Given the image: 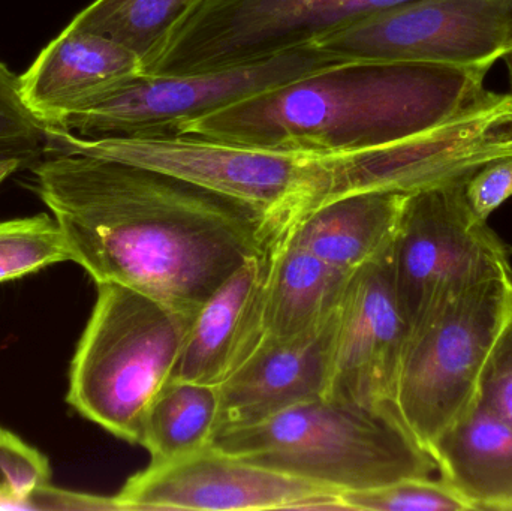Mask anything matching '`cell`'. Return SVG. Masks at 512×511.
<instances>
[{"mask_svg":"<svg viewBox=\"0 0 512 511\" xmlns=\"http://www.w3.org/2000/svg\"><path fill=\"white\" fill-rule=\"evenodd\" d=\"M35 174L72 263L189 317L277 233L237 201L117 159L56 152Z\"/></svg>","mask_w":512,"mask_h":511,"instance_id":"1","label":"cell"},{"mask_svg":"<svg viewBox=\"0 0 512 511\" xmlns=\"http://www.w3.org/2000/svg\"><path fill=\"white\" fill-rule=\"evenodd\" d=\"M486 68L354 62L180 125L171 134L277 150L351 152L426 131L481 98Z\"/></svg>","mask_w":512,"mask_h":511,"instance_id":"2","label":"cell"},{"mask_svg":"<svg viewBox=\"0 0 512 511\" xmlns=\"http://www.w3.org/2000/svg\"><path fill=\"white\" fill-rule=\"evenodd\" d=\"M51 152L117 159L170 174L254 210L274 231L342 195L351 152L277 150L185 134L81 138L45 129Z\"/></svg>","mask_w":512,"mask_h":511,"instance_id":"3","label":"cell"},{"mask_svg":"<svg viewBox=\"0 0 512 511\" xmlns=\"http://www.w3.org/2000/svg\"><path fill=\"white\" fill-rule=\"evenodd\" d=\"M212 444L340 494L438 471L393 408L375 410L327 398L295 405L256 425L218 432Z\"/></svg>","mask_w":512,"mask_h":511,"instance_id":"4","label":"cell"},{"mask_svg":"<svg viewBox=\"0 0 512 511\" xmlns=\"http://www.w3.org/2000/svg\"><path fill=\"white\" fill-rule=\"evenodd\" d=\"M96 287L66 401L114 437L140 444L144 417L173 380L195 317L125 285Z\"/></svg>","mask_w":512,"mask_h":511,"instance_id":"5","label":"cell"},{"mask_svg":"<svg viewBox=\"0 0 512 511\" xmlns=\"http://www.w3.org/2000/svg\"><path fill=\"white\" fill-rule=\"evenodd\" d=\"M511 311L512 273L453 294L409 333L393 410L424 449L478 404L484 363Z\"/></svg>","mask_w":512,"mask_h":511,"instance_id":"6","label":"cell"},{"mask_svg":"<svg viewBox=\"0 0 512 511\" xmlns=\"http://www.w3.org/2000/svg\"><path fill=\"white\" fill-rule=\"evenodd\" d=\"M474 173L406 194L387 266L411 330L453 294L512 273L511 249L466 200Z\"/></svg>","mask_w":512,"mask_h":511,"instance_id":"7","label":"cell"},{"mask_svg":"<svg viewBox=\"0 0 512 511\" xmlns=\"http://www.w3.org/2000/svg\"><path fill=\"white\" fill-rule=\"evenodd\" d=\"M351 60L313 47L188 74H141L75 111L60 126L81 138L171 134L180 125Z\"/></svg>","mask_w":512,"mask_h":511,"instance_id":"8","label":"cell"},{"mask_svg":"<svg viewBox=\"0 0 512 511\" xmlns=\"http://www.w3.org/2000/svg\"><path fill=\"white\" fill-rule=\"evenodd\" d=\"M409 0H200L144 74H188L309 47L318 36Z\"/></svg>","mask_w":512,"mask_h":511,"instance_id":"9","label":"cell"},{"mask_svg":"<svg viewBox=\"0 0 512 511\" xmlns=\"http://www.w3.org/2000/svg\"><path fill=\"white\" fill-rule=\"evenodd\" d=\"M351 62L490 69L512 47V0H409L318 36Z\"/></svg>","mask_w":512,"mask_h":511,"instance_id":"10","label":"cell"},{"mask_svg":"<svg viewBox=\"0 0 512 511\" xmlns=\"http://www.w3.org/2000/svg\"><path fill=\"white\" fill-rule=\"evenodd\" d=\"M122 511L346 510L340 492L210 446L132 476Z\"/></svg>","mask_w":512,"mask_h":511,"instance_id":"11","label":"cell"},{"mask_svg":"<svg viewBox=\"0 0 512 511\" xmlns=\"http://www.w3.org/2000/svg\"><path fill=\"white\" fill-rule=\"evenodd\" d=\"M409 333L387 257L355 270L339 306L324 398L375 410L393 408Z\"/></svg>","mask_w":512,"mask_h":511,"instance_id":"12","label":"cell"},{"mask_svg":"<svg viewBox=\"0 0 512 511\" xmlns=\"http://www.w3.org/2000/svg\"><path fill=\"white\" fill-rule=\"evenodd\" d=\"M337 315L339 309L327 323L294 338L264 339L219 386L218 432L256 425L295 405L324 398Z\"/></svg>","mask_w":512,"mask_h":511,"instance_id":"13","label":"cell"},{"mask_svg":"<svg viewBox=\"0 0 512 511\" xmlns=\"http://www.w3.org/2000/svg\"><path fill=\"white\" fill-rule=\"evenodd\" d=\"M141 74L134 51L68 26L21 75V96L45 128L59 129L75 111Z\"/></svg>","mask_w":512,"mask_h":511,"instance_id":"14","label":"cell"},{"mask_svg":"<svg viewBox=\"0 0 512 511\" xmlns=\"http://www.w3.org/2000/svg\"><path fill=\"white\" fill-rule=\"evenodd\" d=\"M267 248L240 266L201 306L173 378L221 386L264 341Z\"/></svg>","mask_w":512,"mask_h":511,"instance_id":"15","label":"cell"},{"mask_svg":"<svg viewBox=\"0 0 512 511\" xmlns=\"http://www.w3.org/2000/svg\"><path fill=\"white\" fill-rule=\"evenodd\" d=\"M267 254L264 339L294 338L327 323L339 309L352 273L298 245L289 227L271 237Z\"/></svg>","mask_w":512,"mask_h":511,"instance_id":"16","label":"cell"},{"mask_svg":"<svg viewBox=\"0 0 512 511\" xmlns=\"http://www.w3.org/2000/svg\"><path fill=\"white\" fill-rule=\"evenodd\" d=\"M405 198L388 191L343 195L310 210L289 230L298 245L325 263L354 273L387 257Z\"/></svg>","mask_w":512,"mask_h":511,"instance_id":"17","label":"cell"},{"mask_svg":"<svg viewBox=\"0 0 512 511\" xmlns=\"http://www.w3.org/2000/svg\"><path fill=\"white\" fill-rule=\"evenodd\" d=\"M427 452L474 511H512V426L478 402Z\"/></svg>","mask_w":512,"mask_h":511,"instance_id":"18","label":"cell"},{"mask_svg":"<svg viewBox=\"0 0 512 511\" xmlns=\"http://www.w3.org/2000/svg\"><path fill=\"white\" fill-rule=\"evenodd\" d=\"M219 416V386L173 378L144 417L140 446L150 453L152 464L192 455L212 444Z\"/></svg>","mask_w":512,"mask_h":511,"instance_id":"19","label":"cell"},{"mask_svg":"<svg viewBox=\"0 0 512 511\" xmlns=\"http://www.w3.org/2000/svg\"><path fill=\"white\" fill-rule=\"evenodd\" d=\"M200 0H95L69 26L105 36L134 51L144 68L171 27Z\"/></svg>","mask_w":512,"mask_h":511,"instance_id":"20","label":"cell"},{"mask_svg":"<svg viewBox=\"0 0 512 511\" xmlns=\"http://www.w3.org/2000/svg\"><path fill=\"white\" fill-rule=\"evenodd\" d=\"M71 261L56 219L47 213L0 222V284Z\"/></svg>","mask_w":512,"mask_h":511,"instance_id":"21","label":"cell"},{"mask_svg":"<svg viewBox=\"0 0 512 511\" xmlns=\"http://www.w3.org/2000/svg\"><path fill=\"white\" fill-rule=\"evenodd\" d=\"M346 510L357 511H474L444 479L411 477L381 488L342 492Z\"/></svg>","mask_w":512,"mask_h":511,"instance_id":"22","label":"cell"},{"mask_svg":"<svg viewBox=\"0 0 512 511\" xmlns=\"http://www.w3.org/2000/svg\"><path fill=\"white\" fill-rule=\"evenodd\" d=\"M47 146L45 126L33 116L21 96L20 77L0 62V158L33 164Z\"/></svg>","mask_w":512,"mask_h":511,"instance_id":"23","label":"cell"},{"mask_svg":"<svg viewBox=\"0 0 512 511\" xmlns=\"http://www.w3.org/2000/svg\"><path fill=\"white\" fill-rule=\"evenodd\" d=\"M50 479L48 459L8 429L0 428V510H23L27 498Z\"/></svg>","mask_w":512,"mask_h":511,"instance_id":"24","label":"cell"},{"mask_svg":"<svg viewBox=\"0 0 512 511\" xmlns=\"http://www.w3.org/2000/svg\"><path fill=\"white\" fill-rule=\"evenodd\" d=\"M478 402L512 426V311L484 363Z\"/></svg>","mask_w":512,"mask_h":511,"instance_id":"25","label":"cell"},{"mask_svg":"<svg viewBox=\"0 0 512 511\" xmlns=\"http://www.w3.org/2000/svg\"><path fill=\"white\" fill-rule=\"evenodd\" d=\"M512 197V156L495 159L478 168L466 183V200L481 221L490 218Z\"/></svg>","mask_w":512,"mask_h":511,"instance_id":"26","label":"cell"},{"mask_svg":"<svg viewBox=\"0 0 512 511\" xmlns=\"http://www.w3.org/2000/svg\"><path fill=\"white\" fill-rule=\"evenodd\" d=\"M23 510H108L122 511L116 497H98V495L80 494L65 489L42 486L33 492Z\"/></svg>","mask_w":512,"mask_h":511,"instance_id":"27","label":"cell"},{"mask_svg":"<svg viewBox=\"0 0 512 511\" xmlns=\"http://www.w3.org/2000/svg\"><path fill=\"white\" fill-rule=\"evenodd\" d=\"M27 162L23 159L17 158H0V183L6 179V177L14 174L15 171L21 170V168L27 167Z\"/></svg>","mask_w":512,"mask_h":511,"instance_id":"28","label":"cell"},{"mask_svg":"<svg viewBox=\"0 0 512 511\" xmlns=\"http://www.w3.org/2000/svg\"><path fill=\"white\" fill-rule=\"evenodd\" d=\"M504 59L508 66V75H510V92L512 93V47L510 48V51L505 54Z\"/></svg>","mask_w":512,"mask_h":511,"instance_id":"29","label":"cell"}]
</instances>
